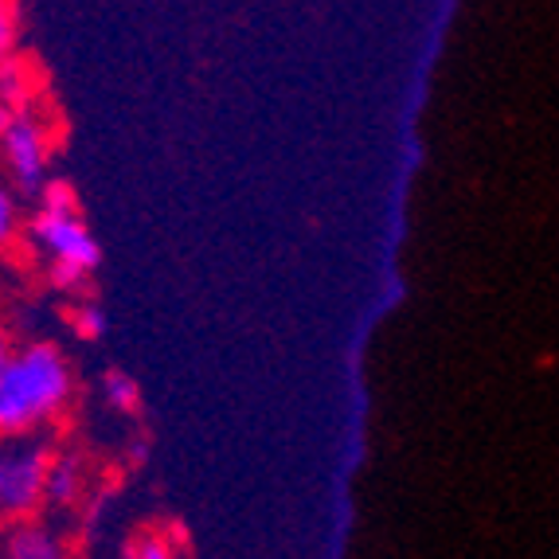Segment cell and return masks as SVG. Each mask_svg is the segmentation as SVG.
Segmentation results:
<instances>
[{"label": "cell", "mask_w": 559, "mask_h": 559, "mask_svg": "<svg viewBox=\"0 0 559 559\" xmlns=\"http://www.w3.org/2000/svg\"><path fill=\"white\" fill-rule=\"evenodd\" d=\"M39 212L32 219V239L51 259V278L63 289H79L103 262V247L91 235L86 219L79 215L75 192L59 180H51L36 192Z\"/></svg>", "instance_id": "7a4b0ae2"}, {"label": "cell", "mask_w": 559, "mask_h": 559, "mask_svg": "<svg viewBox=\"0 0 559 559\" xmlns=\"http://www.w3.org/2000/svg\"><path fill=\"white\" fill-rule=\"evenodd\" d=\"M106 403H110L114 411H121V415H133L138 411V383H133V376L126 372H106Z\"/></svg>", "instance_id": "52a82bcc"}, {"label": "cell", "mask_w": 559, "mask_h": 559, "mask_svg": "<svg viewBox=\"0 0 559 559\" xmlns=\"http://www.w3.org/2000/svg\"><path fill=\"white\" fill-rule=\"evenodd\" d=\"M4 356H9V341H4V333H0V368H4Z\"/></svg>", "instance_id": "8fae6325"}, {"label": "cell", "mask_w": 559, "mask_h": 559, "mask_svg": "<svg viewBox=\"0 0 559 559\" xmlns=\"http://www.w3.org/2000/svg\"><path fill=\"white\" fill-rule=\"evenodd\" d=\"M16 39H20L16 0H0V59H9L16 51Z\"/></svg>", "instance_id": "9c48e42d"}, {"label": "cell", "mask_w": 559, "mask_h": 559, "mask_svg": "<svg viewBox=\"0 0 559 559\" xmlns=\"http://www.w3.org/2000/svg\"><path fill=\"white\" fill-rule=\"evenodd\" d=\"M51 447L39 430L28 435H0V524L36 516L47 501V469Z\"/></svg>", "instance_id": "3957f363"}, {"label": "cell", "mask_w": 559, "mask_h": 559, "mask_svg": "<svg viewBox=\"0 0 559 559\" xmlns=\"http://www.w3.org/2000/svg\"><path fill=\"white\" fill-rule=\"evenodd\" d=\"M71 400V364L56 345H24L0 368V435H28L59 419Z\"/></svg>", "instance_id": "6da1fadb"}, {"label": "cell", "mask_w": 559, "mask_h": 559, "mask_svg": "<svg viewBox=\"0 0 559 559\" xmlns=\"http://www.w3.org/2000/svg\"><path fill=\"white\" fill-rule=\"evenodd\" d=\"M0 160L16 180L20 192L36 197L47 180V160H51V141L39 118L16 110V106L0 103Z\"/></svg>", "instance_id": "277c9868"}, {"label": "cell", "mask_w": 559, "mask_h": 559, "mask_svg": "<svg viewBox=\"0 0 559 559\" xmlns=\"http://www.w3.org/2000/svg\"><path fill=\"white\" fill-rule=\"evenodd\" d=\"M79 489V466L71 457H51L47 469V501H71Z\"/></svg>", "instance_id": "8992f818"}, {"label": "cell", "mask_w": 559, "mask_h": 559, "mask_svg": "<svg viewBox=\"0 0 559 559\" xmlns=\"http://www.w3.org/2000/svg\"><path fill=\"white\" fill-rule=\"evenodd\" d=\"M0 551L12 559H59L63 544L51 528L36 524V516H24V521H9V532L0 536Z\"/></svg>", "instance_id": "5b68a950"}, {"label": "cell", "mask_w": 559, "mask_h": 559, "mask_svg": "<svg viewBox=\"0 0 559 559\" xmlns=\"http://www.w3.org/2000/svg\"><path fill=\"white\" fill-rule=\"evenodd\" d=\"M16 235H20V204H16V197H12V188L0 185V251L12 247Z\"/></svg>", "instance_id": "ba28073f"}, {"label": "cell", "mask_w": 559, "mask_h": 559, "mask_svg": "<svg viewBox=\"0 0 559 559\" xmlns=\"http://www.w3.org/2000/svg\"><path fill=\"white\" fill-rule=\"evenodd\" d=\"M75 329H79V336H86V341H98V336L106 333V313L98 306H83L75 313Z\"/></svg>", "instance_id": "30bf717a"}]
</instances>
